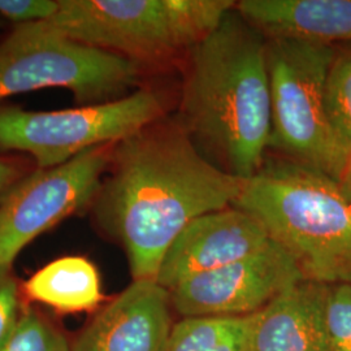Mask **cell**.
Returning a JSON list of instances; mask_svg holds the SVG:
<instances>
[{
	"label": "cell",
	"instance_id": "obj_1",
	"mask_svg": "<svg viewBox=\"0 0 351 351\" xmlns=\"http://www.w3.org/2000/svg\"><path fill=\"white\" fill-rule=\"evenodd\" d=\"M93 210L126 252L133 280H156L177 236L234 204L242 181L221 169L181 123L160 119L113 145Z\"/></svg>",
	"mask_w": 351,
	"mask_h": 351
},
{
	"label": "cell",
	"instance_id": "obj_2",
	"mask_svg": "<svg viewBox=\"0 0 351 351\" xmlns=\"http://www.w3.org/2000/svg\"><path fill=\"white\" fill-rule=\"evenodd\" d=\"M268 38L236 10L189 51L181 124L217 165L246 181L271 138Z\"/></svg>",
	"mask_w": 351,
	"mask_h": 351
},
{
	"label": "cell",
	"instance_id": "obj_3",
	"mask_svg": "<svg viewBox=\"0 0 351 351\" xmlns=\"http://www.w3.org/2000/svg\"><path fill=\"white\" fill-rule=\"evenodd\" d=\"M233 206L264 226L304 280L351 284V198L335 178L287 158L264 160Z\"/></svg>",
	"mask_w": 351,
	"mask_h": 351
},
{
	"label": "cell",
	"instance_id": "obj_4",
	"mask_svg": "<svg viewBox=\"0 0 351 351\" xmlns=\"http://www.w3.org/2000/svg\"><path fill=\"white\" fill-rule=\"evenodd\" d=\"M43 21L80 43L133 62L190 51L234 8L232 0H62Z\"/></svg>",
	"mask_w": 351,
	"mask_h": 351
},
{
	"label": "cell",
	"instance_id": "obj_5",
	"mask_svg": "<svg viewBox=\"0 0 351 351\" xmlns=\"http://www.w3.org/2000/svg\"><path fill=\"white\" fill-rule=\"evenodd\" d=\"M336 47L290 38H268L271 138L293 162L339 181L350 156L330 125L326 75Z\"/></svg>",
	"mask_w": 351,
	"mask_h": 351
},
{
	"label": "cell",
	"instance_id": "obj_6",
	"mask_svg": "<svg viewBox=\"0 0 351 351\" xmlns=\"http://www.w3.org/2000/svg\"><path fill=\"white\" fill-rule=\"evenodd\" d=\"M141 64L64 36L46 23L17 25L0 45V101L66 88L86 106L114 101L138 82Z\"/></svg>",
	"mask_w": 351,
	"mask_h": 351
},
{
	"label": "cell",
	"instance_id": "obj_7",
	"mask_svg": "<svg viewBox=\"0 0 351 351\" xmlns=\"http://www.w3.org/2000/svg\"><path fill=\"white\" fill-rule=\"evenodd\" d=\"M163 117V99L152 90L77 110L0 108V150L27 152L38 169H47L84 151L116 145Z\"/></svg>",
	"mask_w": 351,
	"mask_h": 351
},
{
	"label": "cell",
	"instance_id": "obj_8",
	"mask_svg": "<svg viewBox=\"0 0 351 351\" xmlns=\"http://www.w3.org/2000/svg\"><path fill=\"white\" fill-rule=\"evenodd\" d=\"M112 150V145L98 146L66 163L38 169L0 199V269H11L33 239L93 203Z\"/></svg>",
	"mask_w": 351,
	"mask_h": 351
},
{
	"label": "cell",
	"instance_id": "obj_9",
	"mask_svg": "<svg viewBox=\"0 0 351 351\" xmlns=\"http://www.w3.org/2000/svg\"><path fill=\"white\" fill-rule=\"evenodd\" d=\"M303 280L294 259L271 239L255 254L180 284L171 300L181 317L246 316Z\"/></svg>",
	"mask_w": 351,
	"mask_h": 351
},
{
	"label": "cell",
	"instance_id": "obj_10",
	"mask_svg": "<svg viewBox=\"0 0 351 351\" xmlns=\"http://www.w3.org/2000/svg\"><path fill=\"white\" fill-rule=\"evenodd\" d=\"M269 242L264 226L234 206L202 215L171 245L156 281L171 291L191 277L255 254Z\"/></svg>",
	"mask_w": 351,
	"mask_h": 351
},
{
	"label": "cell",
	"instance_id": "obj_11",
	"mask_svg": "<svg viewBox=\"0 0 351 351\" xmlns=\"http://www.w3.org/2000/svg\"><path fill=\"white\" fill-rule=\"evenodd\" d=\"M172 308L171 291L156 280H133L94 315L72 351H165Z\"/></svg>",
	"mask_w": 351,
	"mask_h": 351
},
{
	"label": "cell",
	"instance_id": "obj_12",
	"mask_svg": "<svg viewBox=\"0 0 351 351\" xmlns=\"http://www.w3.org/2000/svg\"><path fill=\"white\" fill-rule=\"evenodd\" d=\"M326 285L303 280L256 314L254 351H332L324 323Z\"/></svg>",
	"mask_w": 351,
	"mask_h": 351
},
{
	"label": "cell",
	"instance_id": "obj_13",
	"mask_svg": "<svg viewBox=\"0 0 351 351\" xmlns=\"http://www.w3.org/2000/svg\"><path fill=\"white\" fill-rule=\"evenodd\" d=\"M236 10L267 38L351 45V0H242Z\"/></svg>",
	"mask_w": 351,
	"mask_h": 351
},
{
	"label": "cell",
	"instance_id": "obj_14",
	"mask_svg": "<svg viewBox=\"0 0 351 351\" xmlns=\"http://www.w3.org/2000/svg\"><path fill=\"white\" fill-rule=\"evenodd\" d=\"M29 300L58 313H88L104 300L97 267L84 256H64L37 271L24 284Z\"/></svg>",
	"mask_w": 351,
	"mask_h": 351
},
{
	"label": "cell",
	"instance_id": "obj_15",
	"mask_svg": "<svg viewBox=\"0 0 351 351\" xmlns=\"http://www.w3.org/2000/svg\"><path fill=\"white\" fill-rule=\"evenodd\" d=\"M256 314L182 317L172 326L165 351H254Z\"/></svg>",
	"mask_w": 351,
	"mask_h": 351
},
{
	"label": "cell",
	"instance_id": "obj_16",
	"mask_svg": "<svg viewBox=\"0 0 351 351\" xmlns=\"http://www.w3.org/2000/svg\"><path fill=\"white\" fill-rule=\"evenodd\" d=\"M326 104L330 125L351 154V45L336 50L326 75Z\"/></svg>",
	"mask_w": 351,
	"mask_h": 351
},
{
	"label": "cell",
	"instance_id": "obj_17",
	"mask_svg": "<svg viewBox=\"0 0 351 351\" xmlns=\"http://www.w3.org/2000/svg\"><path fill=\"white\" fill-rule=\"evenodd\" d=\"M1 351H72L63 332L32 308H23L12 336Z\"/></svg>",
	"mask_w": 351,
	"mask_h": 351
},
{
	"label": "cell",
	"instance_id": "obj_18",
	"mask_svg": "<svg viewBox=\"0 0 351 351\" xmlns=\"http://www.w3.org/2000/svg\"><path fill=\"white\" fill-rule=\"evenodd\" d=\"M324 323L332 351H351V284L326 287Z\"/></svg>",
	"mask_w": 351,
	"mask_h": 351
},
{
	"label": "cell",
	"instance_id": "obj_19",
	"mask_svg": "<svg viewBox=\"0 0 351 351\" xmlns=\"http://www.w3.org/2000/svg\"><path fill=\"white\" fill-rule=\"evenodd\" d=\"M21 311L19 285L11 269H0V351L12 336Z\"/></svg>",
	"mask_w": 351,
	"mask_h": 351
},
{
	"label": "cell",
	"instance_id": "obj_20",
	"mask_svg": "<svg viewBox=\"0 0 351 351\" xmlns=\"http://www.w3.org/2000/svg\"><path fill=\"white\" fill-rule=\"evenodd\" d=\"M59 7V1L53 0H0V14L19 25H26L49 21Z\"/></svg>",
	"mask_w": 351,
	"mask_h": 351
},
{
	"label": "cell",
	"instance_id": "obj_21",
	"mask_svg": "<svg viewBox=\"0 0 351 351\" xmlns=\"http://www.w3.org/2000/svg\"><path fill=\"white\" fill-rule=\"evenodd\" d=\"M23 178L17 165L0 158V199Z\"/></svg>",
	"mask_w": 351,
	"mask_h": 351
},
{
	"label": "cell",
	"instance_id": "obj_22",
	"mask_svg": "<svg viewBox=\"0 0 351 351\" xmlns=\"http://www.w3.org/2000/svg\"><path fill=\"white\" fill-rule=\"evenodd\" d=\"M339 185H341V188L343 189V191L351 198V154L349 159H348L346 167L343 169V173H342L341 178H339Z\"/></svg>",
	"mask_w": 351,
	"mask_h": 351
}]
</instances>
